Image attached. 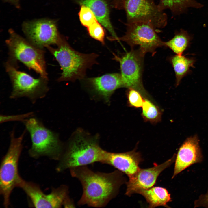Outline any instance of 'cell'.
Instances as JSON below:
<instances>
[{"label": "cell", "instance_id": "obj_29", "mask_svg": "<svg viewBox=\"0 0 208 208\" xmlns=\"http://www.w3.org/2000/svg\"><path fill=\"white\" fill-rule=\"evenodd\" d=\"M5 2H8L15 6L16 8H20L19 0H2Z\"/></svg>", "mask_w": 208, "mask_h": 208}, {"label": "cell", "instance_id": "obj_16", "mask_svg": "<svg viewBox=\"0 0 208 208\" xmlns=\"http://www.w3.org/2000/svg\"><path fill=\"white\" fill-rule=\"evenodd\" d=\"M88 81L95 91L107 100L117 89L124 87L120 74L109 73L90 78Z\"/></svg>", "mask_w": 208, "mask_h": 208}, {"label": "cell", "instance_id": "obj_21", "mask_svg": "<svg viewBox=\"0 0 208 208\" xmlns=\"http://www.w3.org/2000/svg\"><path fill=\"white\" fill-rule=\"evenodd\" d=\"M192 39V36L187 31L181 29L175 33L172 39L164 42V46L170 48L177 55H182L189 47Z\"/></svg>", "mask_w": 208, "mask_h": 208}, {"label": "cell", "instance_id": "obj_27", "mask_svg": "<svg viewBox=\"0 0 208 208\" xmlns=\"http://www.w3.org/2000/svg\"><path fill=\"white\" fill-rule=\"evenodd\" d=\"M194 206L195 207H203L208 208V190L205 194L201 195L194 201Z\"/></svg>", "mask_w": 208, "mask_h": 208}, {"label": "cell", "instance_id": "obj_25", "mask_svg": "<svg viewBox=\"0 0 208 208\" xmlns=\"http://www.w3.org/2000/svg\"><path fill=\"white\" fill-rule=\"evenodd\" d=\"M142 96L138 90L132 88H129L127 97L129 105L136 108L142 107L144 100Z\"/></svg>", "mask_w": 208, "mask_h": 208}, {"label": "cell", "instance_id": "obj_3", "mask_svg": "<svg viewBox=\"0 0 208 208\" xmlns=\"http://www.w3.org/2000/svg\"><path fill=\"white\" fill-rule=\"evenodd\" d=\"M54 48H47L59 64L62 72L59 81H75L83 79L86 70L96 62L97 55L94 53H83L73 49L63 38Z\"/></svg>", "mask_w": 208, "mask_h": 208}, {"label": "cell", "instance_id": "obj_19", "mask_svg": "<svg viewBox=\"0 0 208 208\" xmlns=\"http://www.w3.org/2000/svg\"><path fill=\"white\" fill-rule=\"evenodd\" d=\"M175 75L176 86L180 83L182 79L191 72V68H194L196 60L194 57H189L183 55H176L169 58Z\"/></svg>", "mask_w": 208, "mask_h": 208}, {"label": "cell", "instance_id": "obj_12", "mask_svg": "<svg viewBox=\"0 0 208 208\" xmlns=\"http://www.w3.org/2000/svg\"><path fill=\"white\" fill-rule=\"evenodd\" d=\"M145 54L139 49H132L122 57L117 58L124 87L133 88L142 95L146 93L142 82Z\"/></svg>", "mask_w": 208, "mask_h": 208}, {"label": "cell", "instance_id": "obj_10", "mask_svg": "<svg viewBox=\"0 0 208 208\" xmlns=\"http://www.w3.org/2000/svg\"><path fill=\"white\" fill-rule=\"evenodd\" d=\"M22 29L27 39L42 49L48 46L56 45L63 38L53 19L42 18L25 21L22 24Z\"/></svg>", "mask_w": 208, "mask_h": 208}, {"label": "cell", "instance_id": "obj_6", "mask_svg": "<svg viewBox=\"0 0 208 208\" xmlns=\"http://www.w3.org/2000/svg\"><path fill=\"white\" fill-rule=\"evenodd\" d=\"M5 42L9 49L8 60L16 63L18 60L30 69L47 77L44 51L30 42L12 29Z\"/></svg>", "mask_w": 208, "mask_h": 208}, {"label": "cell", "instance_id": "obj_7", "mask_svg": "<svg viewBox=\"0 0 208 208\" xmlns=\"http://www.w3.org/2000/svg\"><path fill=\"white\" fill-rule=\"evenodd\" d=\"M5 65L12 86L10 98L25 97L34 103L46 96L49 90L48 78L40 76L34 78L26 73L18 70L16 64L8 60Z\"/></svg>", "mask_w": 208, "mask_h": 208}, {"label": "cell", "instance_id": "obj_18", "mask_svg": "<svg viewBox=\"0 0 208 208\" xmlns=\"http://www.w3.org/2000/svg\"><path fill=\"white\" fill-rule=\"evenodd\" d=\"M143 196L149 204L148 207L162 206L169 207L168 203L171 201L170 194L167 190L162 187H152L140 190L138 193Z\"/></svg>", "mask_w": 208, "mask_h": 208}, {"label": "cell", "instance_id": "obj_17", "mask_svg": "<svg viewBox=\"0 0 208 208\" xmlns=\"http://www.w3.org/2000/svg\"><path fill=\"white\" fill-rule=\"evenodd\" d=\"M80 5L89 8L94 13L98 21L109 32L111 40H117L118 37L115 31L111 22L109 5L105 0H78Z\"/></svg>", "mask_w": 208, "mask_h": 208}, {"label": "cell", "instance_id": "obj_23", "mask_svg": "<svg viewBox=\"0 0 208 208\" xmlns=\"http://www.w3.org/2000/svg\"><path fill=\"white\" fill-rule=\"evenodd\" d=\"M78 15L81 24L86 28L97 21L92 10L83 5H81Z\"/></svg>", "mask_w": 208, "mask_h": 208}, {"label": "cell", "instance_id": "obj_8", "mask_svg": "<svg viewBox=\"0 0 208 208\" xmlns=\"http://www.w3.org/2000/svg\"><path fill=\"white\" fill-rule=\"evenodd\" d=\"M126 30L122 36L117 41L127 43L131 47L138 46L139 49L145 53H150L153 55L156 49L164 46L158 36L155 29L151 24L143 22L126 23Z\"/></svg>", "mask_w": 208, "mask_h": 208}, {"label": "cell", "instance_id": "obj_2", "mask_svg": "<svg viewBox=\"0 0 208 208\" xmlns=\"http://www.w3.org/2000/svg\"><path fill=\"white\" fill-rule=\"evenodd\" d=\"M64 147L56 168L57 172L95 162L105 164L108 152L101 148L97 141L79 134Z\"/></svg>", "mask_w": 208, "mask_h": 208}, {"label": "cell", "instance_id": "obj_14", "mask_svg": "<svg viewBox=\"0 0 208 208\" xmlns=\"http://www.w3.org/2000/svg\"><path fill=\"white\" fill-rule=\"evenodd\" d=\"M203 156L196 136L187 138L179 148L176 155L172 178L191 165L201 162Z\"/></svg>", "mask_w": 208, "mask_h": 208}, {"label": "cell", "instance_id": "obj_26", "mask_svg": "<svg viewBox=\"0 0 208 208\" xmlns=\"http://www.w3.org/2000/svg\"><path fill=\"white\" fill-rule=\"evenodd\" d=\"M33 116V112H29L23 114L13 115H0V123L8 121H21L24 122L28 119Z\"/></svg>", "mask_w": 208, "mask_h": 208}, {"label": "cell", "instance_id": "obj_15", "mask_svg": "<svg viewBox=\"0 0 208 208\" xmlns=\"http://www.w3.org/2000/svg\"><path fill=\"white\" fill-rule=\"evenodd\" d=\"M142 160L140 153L135 149L123 153L108 152L105 164L112 166L129 177L139 169V165Z\"/></svg>", "mask_w": 208, "mask_h": 208}, {"label": "cell", "instance_id": "obj_24", "mask_svg": "<svg viewBox=\"0 0 208 208\" xmlns=\"http://www.w3.org/2000/svg\"><path fill=\"white\" fill-rule=\"evenodd\" d=\"M86 28L91 37L103 44H105V31L103 27L98 20Z\"/></svg>", "mask_w": 208, "mask_h": 208}, {"label": "cell", "instance_id": "obj_22", "mask_svg": "<svg viewBox=\"0 0 208 208\" xmlns=\"http://www.w3.org/2000/svg\"><path fill=\"white\" fill-rule=\"evenodd\" d=\"M141 115L144 120L152 123L159 122L162 114L159 109L148 99H144Z\"/></svg>", "mask_w": 208, "mask_h": 208}, {"label": "cell", "instance_id": "obj_4", "mask_svg": "<svg viewBox=\"0 0 208 208\" xmlns=\"http://www.w3.org/2000/svg\"><path fill=\"white\" fill-rule=\"evenodd\" d=\"M26 131L18 137L15 136L14 130L10 132L9 148L1 164L0 194L5 207H8L10 205V197L12 190L18 187L23 179L19 173L18 165Z\"/></svg>", "mask_w": 208, "mask_h": 208}, {"label": "cell", "instance_id": "obj_20", "mask_svg": "<svg viewBox=\"0 0 208 208\" xmlns=\"http://www.w3.org/2000/svg\"><path fill=\"white\" fill-rule=\"evenodd\" d=\"M158 5L162 10L169 9L175 15L184 13L189 8H200L203 6L195 0H159Z\"/></svg>", "mask_w": 208, "mask_h": 208}, {"label": "cell", "instance_id": "obj_28", "mask_svg": "<svg viewBox=\"0 0 208 208\" xmlns=\"http://www.w3.org/2000/svg\"><path fill=\"white\" fill-rule=\"evenodd\" d=\"M125 0H113L112 5L114 8L118 9H123Z\"/></svg>", "mask_w": 208, "mask_h": 208}, {"label": "cell", "instance_id": "obj_11", "mask_svg": "<svg viewBox=\"0 0 208 208\" xmlns=\"http://www.w3.org/2000/svg\"><path fill=\"white\" fill-rule=\"evenodd\" d=\"M18 187L30 199L33 206L38 208H59L65 206L72 200L69 196L68 187L65 185L53 188L49 194H45L39 186L23 179Z\"/></svg>", "mask_w": 208, "mask_h": 208}, {"label": "cell", "instance_id": "obj_13", "mask_svg": "<svg viewBox=\"0 0 208 208\" xmlns=\"http://www.w3.org/2000/svg\"><path fill=\"white\" fill-rule=\"evenodd\" d=\"M176 157L174 154L164 162L159 165L155 164L151 168H140L135 174L129 177V180L126 183L125 194L130 196L133 194L138 193L140 190L153 187L160 173L174 161Z\"/></svg>", "mask_w": 208, "mask_h": 208}, {"label": "cell", "instance_id": "obj_9", "mask_svg": "<svg viewBox=\"0 0 208 208\" xmlns=\"http://www.w3.org/2000/svg\"><path fill=\"white\" fill-rule=\"evenodd\" d=\"M124 9L127 23L146 22L156 29L164 28L167 25L166 14L154 0H125Z\"/></svg>", "mask_w": 208, "mask_h": 208}, {"label": "cell", "instance_id": "obj_1", "mask_svg": "<svg viewBox=\"0 0 208 208\" xmlns=\"http://www.w3.org/2000/svg\"><path fill=\"white\" fill-rule=\"evenodd\" d=\"M69 169L71 176L77 179L82 186L78 205L105 207L116 196L121 186L126 182L122 172L118 170L109 173L95 172L87 166Z\"/></svg>", "mask_w": 208, "mask_h": 208}, {"label": "cell", "instance_id": "obj_5", "mask_svg": "<svg viewBox=\"0 0 208 208\" xmlns=\"http://www.w3.org/2000/svg\"><path fill=\"white\" fill-rule=\"evenodd\" d=\"M25 129L29 133L31 146L29 155L37 159L42 157L58 161L64 148L57 134L46 127L38 119L33 116L24 122Z\"/></svg>", "mask_w": 208, "mask_h": 208}]
</instances>
